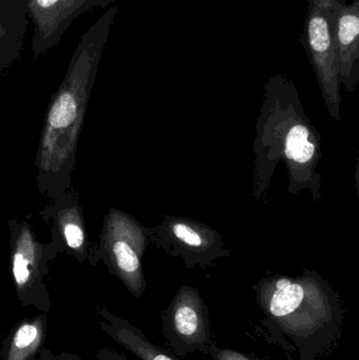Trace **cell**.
I'll return each instance as SVG.
<instances>
[{"label": "cell", "instance_id": "6da1fadb", "mask_svg": "<svg viewBox=\"0 0 359 360\" xmlns=\"http://www.w3.org/2000/svg\"><path fill=\"white\" fill-rule=\"evenodd\" d=\"M116 14V6L107 8L84 34L46 111L35 160L36 180L40 194L53 200L71 188L89 99Z\"/></svg>", "mask_w": 359, "mask_h": 360}, {"label": "cell", "instance_id": "7a4b0ae2", "mask_svg": "<svg viewBox=\"0 0 359 360\" xmlns=\"http://www.w3.org/2000/svg\"><path fill=\"white\" fill-rule=\"evenodd\" d=\"M263 325L285 350L301 360H322L339 344L345 309L339 295L316 277L268 279L255 287Z\"/></svg>", "mask_w": 359, "mask_h": 360}, {"label": "cell", "instance_id": "3957f363", "mask_svg": "<svg viewBox=\"0 0 359 360\" xmlns=\"http://www.w3.org/2000/svg\"><path fill=\"white\" fill-rule=\"evenodd\" d=\"M10 269L15 291L21 306L34 307L44 313L52 308L46 277L50 262L58 252L52 243L38 241L33 226L27 221L10 219Z\"/></svg>", "mask_w": 359, "mask_h": 360}, {"label": "cell", "instance_id": "277c9868", "mask_svg": "<svg viewBox=\"0 0 359 360\" xmlns=\"http://www.w3.org/2000/svg\"><path fill=\"white\" fill-rule=\"evenodd\" d=\"M347 0H309L301 41L327 97L339 96L337 15Z\"/></svg>", "mask_w": 359, "mask_h": 360}, {"label": "cell", "instance_id": "5b68a950", "mask_svg": "<svg viewBox=\"0 0 359 360\" xmlns=\"http://www.w3.org/2000/svg\"><path fill=\"white\" fill-rule=\"evenodd\" d=\"M162 335L171 352L183 359L195 352L208 354L213 344L210 315L196 290L183 287L162 314Z\"/></svg>", "mask_w": 359, "mask_h": 360}, {"label": "cell", "instance_id": "8992f818", "mask_svg": "<svg viewBox=\"0 0 359 360\" xmlns=\"http://www.w3.org/2000/svg\"><path fill=\"white\" fill-rule=\"evenodd\" d=\"M133 226L129 218L118 211L109 212L103 221L99 258L107 264L131 294L139 297L145 289L139 253L132 239Z\"/></svg>", "mask_w": 359, "mask_h": 360}, {"label": "cell", "instance_id": "52a82bcc", "mask_svg": "<svg viewBox=\"0 0 359 360\" xmlns=\"http://www.w3.org/2000/svg\"><path fill=\"white\" fill-rule=\"evenodd\" d=\"M41 215L52 226L51 243L58 254L67 253L80 264H97L98 249L91 248L84 210L71 188L55 199L54 205L44 210Z\"/></svg>", "mask_w": 359, "mask_h": 360}, {"label": "cell", "instance_id": "ba28073f", "mask_svg": "<svg viewBox=\"0 0 359 360\" xmlns=\"http://www.w3.org/2000/svg\"><path fill=\"white\" fill-rule=\"evenodd\" d=\"M27 8L34 25L32 52L35 59L57 46L80 15L73 0H27Z\"/></svg>", "mask_w": 359, "mask_h": 360}, {"label": "cell", "instance_id": "9c48e42d", "mask_svg": "<svg viewBox=\"0 0 359 360\" xmlns=\"http://www.w3.org/2000/svg\"><path fill=\"white\" fill-rule=\"evenodd\" d=\"M337 42L339 78L349 90L358 82L359 0L341 6L337 15Z\"/></svg>", "mask_w": 359, "mask_h": 360}, {"label": "cell", "instance_id": "30bf717a", "mask_svg": "<svg viewBox=\"0 0 359 360\" xmlns=\"http://www.w3.org/2000/svg\"><path fill=\"white\" fill-rule=\"evenodd\" d=\"M100 328L110 338L141 360H181L172 352L153 344L141 330L130 321L99 309Z\"/></svg>", "mask_w": 359, "mask_h": 360}, {"label": "cell", "instance_id": "8fae6325", "mask_svg": "<svg viewBox=\"0 0 359 360\" xmlns=\"http://www.w3.org/2000/svg\"><path fill=\"white\" fill-rule=\"evenodd\" d=\"M48 330L46 313L17 323L2 347V360H35L44 349Z\"/></svg>", "mask_w": 359, "mask_h": 360}, {"label": "cell", "instance_id": "7c38bea8", "mask_svg": "<svg viewBox=\"0 0 359 360\" xmlns=\"http://www.w3.org/2000/svg\"><path fill=\"white\" fill-rule=\"evenodd\" d=\"M27 0H0V41L25 44Z\"/></svg>", "mask_w": 359, "mask_h": 360}, {"label": "cell", "instance_id": "4fadbf2b", "mask_svg": "<svg viewBox=\"0 0 359 360\" xmlns=\"http://www.w3.org/2000/svg\"><path fill=\"white\" fill-rule=\"evenodd\" d=\"M285 153L287 158L296 164L303 165L313 158L315 146L310 141V133L301 124L293 127L287 135Z\"/></svg>", "mask_w": 359, "mask_h": 360}, {"label": "cell", "instance_id": "5bb4252c", "mask_svg": "<svg viewBox=\"0 0 359 360\" xmlns=\"http://www.w3.org/2000/svg\"><path fill=\"white\" fill-rule=\"evenodd\" d=\"M23 44L21 42L0 41V77L15 61L20 58Z\"/></svg>", "mask_w": 359, "mask_h": 360}, {"label": "cell", "instance_id": "9a60e30c", "mask_svg": "<svg viewBox=\"0 0 359 360\" xmlns=\"http://www.w3.org/2000/svg\"><path fill=\"white\" fill-rule=\"evenodd\" d=\"M208 354L212 360H261L235 349L219 348L214 342L209 348Z\"/></svg>", "mask_w": 359, "mask_h": 360}, {"label": "cell", "instance_id": "2e32d148", "mask_svg": "<svg viewBox=\"0 0 359 360\" xmlns=\"http://www.w3.org/2000/svg\"><path fill=\"white\" fill-rule=\"evenodd\" d=\"M173 233L177 238L181 239L185 245H191V247H200L202 245V237L193 229L188 226L187 224H174L173 226Z\"/></svg>", "mask_w": 359, "mask_h": 360}, {"label": "cell", "instance_id": "e0dca14e", "mask_svg": "<svg viewBox=\"0 0 359 360\" xmlns=\"http://www.w3.org/2000/svg\"><path fill=\"white\" fill-rule=\"evenodd\" d=\"M35 360H82L78 355L72 354V353H60V354H55L48 349L44 348L38 354L37 359Z\"/></svg>", "mask_w": 359, "mask_h": 360}, {"label": "cell", "instance_id": "ac0fdd59", "mask_svg": "<svg viewBox=\"0 0 359 360\" xmlns=\"http://www.w3.org/2000/svg\"><path fill=\"white\" fill-rule=\"evenodd\" d=\"M97 360H129L126 355L109 348H103L97 353Z\"/></svg>", "mask_w": 359, "mask_h": 360}, {"label": "cell", "instance_id": "d6986e66", "mask_svg": "<svg viewBox=\"0 0 359 360\" xmlns=\"http://www.w3.org/2000/svg\"><path fill=\"white\" fill-rule=\"evenodd\" d=\"M115 1L116 0H91L89 4V10L93 8H107Z\"/></svg>", "mask_w": 359, "mask_h": 360}, {"label": "cell", "instance_id": "ffe728a7", "mask_svg": "<svg viewBox=\"0 0 359 360\" xmlns=\"http://www.w3.org/2000/svg\"><path fill=\"white\" fill-rule=\"evenodd\" d=\"M90 1L91 0H73L74 4L77 8L79 14L89 11V4H90Z\"/></svg>", "mask_w": 359, "mask_h": 360}]
</instances>
